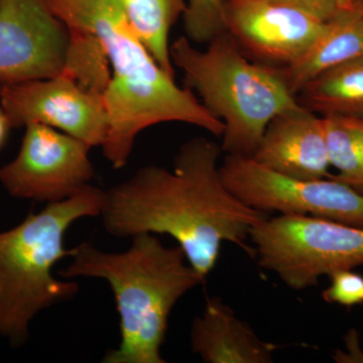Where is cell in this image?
I'll list each match as a JSON object with an SVG mask.
<instances>
[{"mask_svg": "<svg viewBox=\"0 0 363 363\" xmlns=\"http://www.w3.org/2000/svg\"><path fill=\"white\" fill-rule=\"evenodd\" d=\"M219 169L238 200L264 213L307 215L363 228V194L342 182L292 178L238 155H226Z\"/></svg>", "mask_w": 363, "mask_h": 363, "instance_id": "52a82bcc", "label": "cell"}, {"mask_svg": "<svg viewBox=\"0 0 363 363\" xmlns=\"http://www.w3.org/2000/svg\"><path fill=\"white\" fill-rule=\"evenodd\" d=\"M184 30L186 37L198 44L207 45L226 30L227 0H185Z\"/></svg>", "mask_w": 363, "mask_h": 363, "instance_id": "d6986e66", "label": "cell"}, {"mask_svg": "<svg viewBox=\"0 0 363 363\" xmlns=\"http://www.w3.org/2000/svg\"><path fill=\"white\" fill-rule=\"evenodd\" d=\"M25 128L18 156L0 168V184L11 197L60 202L89 185L95 176L90 145L45 124Z\"/></svg>", "mask_w": 363, "mask_h": 363, "instance_id": "ba28073f", "label": "cell"}, {"mask_svg": "<svg viewBox=\"0 0 363 363\" xmlns=\"http://www.w3.org/2000/svg\"><path fill=\"white\" fill-rule=\"evenodd\" d=\"M221 145L204 138L184 143L172 171L149 164L105 191V230L117 238L168 234L203 279L213 271L224 241L255 257L247 245L267 213L245 205L225 187L218 164Z\"/></svg>", "mask_w": 363, "mask_h": 363, "instance_id": "6da1fadb", "label": "cell"}, {"mask_svg": "<svg viewBox=\"0 0 363 363\" xmlns=\"http://www.w3.org/2000/svg\"><path fill=\"white\" fill-rule=\"evenodd\" d=\"M104 197L105 191L89 184L0 233V337L14 346L25 343L33 318L78 293V284L55 278L52 267L72 255L64 247L69 227L100 216Z\"/></svg>", "mask_w": 363, "mask_h": 363, "instance_id": "277c9868", "label": "cell"}, {"mask_svg": "<svg viewBox=\"0 0 363 363\" xmlns=\"http://www.w3.org/2000/svg\"><path fill=\"white\" fill-rule=\"evenodd\" d=\"M172 63L189 89L224 123L221 149L226 155L253 156L274 117L301 108L274 67L250 61L228 33L196 49L187 37L169 45Z\"/></svg>", "mask_w": 363, "mask_h": 363, "instance_id": "5b68a950", "label": "cell"}, {"mask_svg": "<svg viewBox=\"0 0 363 363\" xmlns=\"http://www.w3.org/2000/svg\"><path fill=\"white\" fill-rule=\"evenodd\" d=\"M301 106L327 116L363 118V56L320 74L297 95Z\"/></svg>", "mask_w": 363, "mask_h": 363, "instance_id": "9a60e30c", "label": "cell"}, {"mask_svg": "<svg viewBox=\"0 0 363 363\" xmlns=\"http://www.w3.org/2000/svg\"><path fill=\"white\" fill-rule=\"evenodd\" d=\"M323 117L329 164L339 172L331 175L363 194V118L347 116Z\"/></svg>", "mask_w": 363, "mask_h": 363, "instance_id": "e0dca14e", "label": "cell"}, {"mask_svg": "<svg viewBox=\"0 0 363 363\" xmlns=\"http://www.w3.org/2000/svg\"><path fill=\"white\" fill-rule=\"evenodd\" d=\"M131 241L123 252L81 243L72 248V262L59 274L64 279H102L111 286L121 319V342L102 362L164 363L162 346L172 310L205 279L179 245L166 247L152 233L138 234Z\"/></svg>", "mask_w": 363, "mask_h": 363, "instance_id": "3957f363", "label": "cell"}, {"mask_svg": "<svg viewBox=\"0 0 363 363\" xmlns=\"http://www.w3.org/2000/svg\"><path fill=\"white\" fill-rule=\"evenodd\" d=\"M11 128V123H9V118H7L6 111L0 105V150L6 145Z\"/></svg>", "mask_w": 363, "mask_h": 363, "instance_id": "7402d4cb", "label": "cell"}, {"mask_svg": "<svg viewBox=\"0 0 363 363\" xmlns=\"http://www.w3.org/2000/svg\"><path fill=\"white\" fill-rule=\"evenodd\" d=\"M259 266L289 288L316 286L320 277L363 266V228L307 215L264 219L250 233Z\"/></svg>", "mask_w": 363, "mask_h": 363, "instance_id": "8992f818", "label": "cell"}, {"mask_svg": "<svg viewBox=\"0 0 363 363\" xmlns=\"http://www.w3.org/2000/svg\"><path fill=\"white\" fill-rule=\"evenodd\" d=\"M0 105L11 128L45 124L91 147H101L108 133L104 94L86 89L67 74L0 86Z\"/></svg>", "mask_w": 363, "mask_h": 363, "instance_id": "9c48e42d", "label": "cell"}, {"mask_svg": "<svg viewBox=\"0 0 363 363\" xmlns=\"http://www.w3.org/2000/svg\"><path fill=\"white\" fill-rule=\"evenodd\" d=\"M126 16L138 39L162 70L175 76L169 35L183 16L185 0H123Z\"/></svg>", "mask_w": 363, "mask_h": 363, "instance_id": "2e32d148", "label": "cell"}, {"mask_svg": "<svg viewBox=\"0 0 363 363\" xmlns=\"http://www.w3.org/2000/svg\"><path fill=\"white\" fill-rule=\"evenodd\" d=\"M108 59L99 40L87 33L70 30V45L64 70L86 89L105 95L111 81Z\"/></svg>", "mask_w": 363, "mask_h": 363, "instance_id": "ac0fdd59", "label": "cell"}, {"mask_svg": "<svg viewBox=\"0 0 363 363\" xmlns=\"http://www.w3.org/2000/svg\"><path fill=\"white\" fill-rule=\"evenodd\" d=\"M70 30L42 0H0V86L56 77Z\"/></svg>", "mask_w": 363, "mask_h": 363, "instance_id": "30bf717a", "label": "cell"}, {"mask_svg": "<svg viewBox=\"0 0 363 363\" xmlns=\"http://www.w3.org/2000/svg\"><path fill=\"white\" fill-rule=\"evenodd\" d=\"M193 352L207 363H272L274 344L262 340L221 298H208L191 328Z\"/></svg>", "mask_w": 363, "mask_h": 363, "instance_id": "4fadbf2b", "label": "cell"}, {"mask_svg": "<svg viewBox=\"0 0 363 363\" xmlns=\"http://www.w3.org/2000/svg\"><path fill=\"white\" fill-rule=\"evenodd\" d=\"M330 286L322 293V297L329 304H338L344 307L362 304L363 276L343 269L332 274Z\"/></svg>", "mask_w": 363, "mask_h": 363, "instance_id": "44dd1931", "label": "cell"}, {"mask_svg": "<svg viewBox=\"0 0 363 363\" xmlns=\"http://www.w3.org/2000/svg\"><path fill=\"white\" fill-rule=\"evenodd\" d=\"M328 23L262 0H227V33L247 59L260 65H291L309 50Z\"/></svg>", "mask_w": 363, "mask_h": 363, "instance_id": "8fae6325", "label": "cell"}, {"mask_svg": "<svg viewBox=\"0 0 363 363\" xmlns=\"http://www.w3.org/2000/svg\"><path fill=\"white\" fill-rule=\"evenodd\" d=\"M362 56L363 11L329 21L326 30L300 59L276 70L297 98L303 87L320 74Z\"/></svg>", "mask_w": 363, "mask_h": 363, "instance_id": "5bb4252c", "label": "cell"}, {"mask_svg": "<svg viewBox=\"0 0 363 363\" xmlns=\"http://www.w3.org/2000/svg\"><path fill=\"white\" fill-rule=\"evenodd\" d=\"M42 1L69 30L96 38L108 59L112 76L104 95L108 133L101 147L112 168L125 167L138 135L156 124L176 121L223 135L220 119L152 58L131 28L123 0Z\"/></svg>", "mask_w": 363, "mask_h": 363, "instance_id": "7a4b0ae2", "label": "cell"}, {"mask_svg": "<svg viewBox=\"0 0 363 363\" xmlns=\"http://www.w3.org/2000/svg\"><path fill=\"white\" fill-rule=\"evenodd\" d=\"M262 1L292 7L323 21H331L347 14L363 11V0H262Z\"/></svg>", "mask_w": 363, "mask_h": 363, "instance_id": "ffe728a7", "label": "cell"}, {"mask_svg": "<svg viewBox=\"0 0 363 363\" xmlns=\"http://www.w3.org/2000/svg\"><path fill=\"white\" fill-rule=\"evenodd\" d=\"M252 157L262 166L292 178H330L323 117L304 107L279 114L267 126Z\"/></svg>", "mask_w": 363, "mask_h": 363, "instance_id": "7c38bea8", "label": "cell"}]
</instances>
